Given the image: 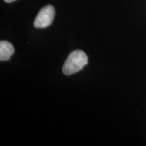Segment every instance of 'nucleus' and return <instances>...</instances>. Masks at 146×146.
I'll return each mask as SVG.
<instances>
[{
	"mask_svg": "<svg viewBox=\"0 0 146 146\" xmlns=\"http://www.w3.org/2000/svg\"><path fill=\"white\" fill-rule=\"evenodd\" d=\"M14 54V47L10 42L6 41H0V60L8 61Z\"/></svg>",
	"mask_w": 146,
	"mask_h": 146,
	"instance_id": "obj_3",
	"label": "nucleus"
},
{
	"mask_svg": "<svg viewBox=\"0 0 146 146\" xmlns=\"http://www.w3.org/2000/svg\"><path fill=\"white\" fill-rule=\"evenodd\" d=\"M88 63V57L82 50H74L69 54L62 67L65 75H71L78 72Z\"/></svg>",
	"mask_w": 146,
	"mask_h": 146,
	"instance_id": "obj_1",
	"label": "nucleus"
},
{
	"mask_svg": "<svg viewBox=\"0 0 146 146\" xmlns=\"http://www.w3.org/2000/svg\"><path fill=\"white\" fill-rule=\"evenodd\" d=\"M14 1H16V0H4L5 2L6 3H11V2H13Z\"/></svg>",
	"mask_w": 146,
	"mask_h": 146,
	"instance_id": "obj_4",
	"label": "nucleus"
},
{
	"mask_svg": "<svg viewBox=\"0 0 146 146\" xmlns=\"http://www.w3.org/2000/svg\"><path fill=\"white\" fill-rule=\"evenodd\" d=\"M55 16V9L52 5H47L41 9L35 17L33 25L35 28L43 29L50 26Z\"/></svg>",
	"mask_w": 146,
	"mask_h": 146,
	"instance_id": "obj_2",
	"label": "nucleus"
}]
</instances>
